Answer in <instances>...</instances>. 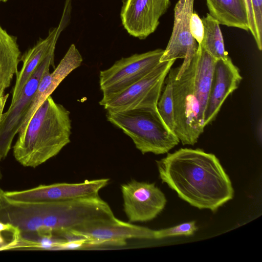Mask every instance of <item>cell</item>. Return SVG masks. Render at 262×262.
I'll return each instance as SVG.
<instances>
[{"label":"cell","mask_w":262,"mask_h":262,"mask_svg":"<svg viewBox=\"0 0 262 262\" xmlns=\"http://www.w3.org/2000/svg\"><path fill=\"white\" fill-rule=\"evenodd\" d=\"M44 210L40 202L18 200L7 196L0 188V222L18 229L28 239L44 233Z\"/></svg>","instance_id":"cell-13"},{"label":"cell","mask_w":262,"mask_h":262,"mask_svg":"<svg viewBox=\"0 0 262 262\" xmlns=\"http://www.w3.org/2000/svg\"><path fill=\"white\" fill-rule=\"evenodd\" d=\"M109 182L108 179L86 180L76 183H58L19 191H5L13 199L26 201L57 202L95 197Z\"/></svg>","instance_id":"cell-12"},{"label":"cell","mask_w":262,"mask_h":262,"mask_svg":"<svg viewBox=\"0 0 262 262\" xmlns=\"http://www.w3.org/2000/svg\"><path fill=\"white\" fill-rule=\"evenodd\" d=\"M55 47L36 69L24 86L19 96L11 103L8 110L3 113L0 121V160L8 155L15 135L18 133L34 96L42 77L54 67Z\"/></svg>","instance_id":"cell-8"},{"label":"cell","mask_w":262,"mask_h":262,"mask_svg":"<svg viewBox=\"0 0 262 262\" xmlns=\"http://www.w3.org/2000/svg\"><path fill=\"white\" fill-rule=\"evenodd\" d=\"M2 2H7V1L8 0H1Z\"/></svg>","instance_id":"cell-26"},{"label":"cell","mask_w":262,"mask_h":262,"mask_svg":"<svg viewBox=\"0 0 262 262\" xmlns=\"http://www.w3.org/2000/svg\"><path fill=\"white\" fill-rule=\"evenodd\" d=\"M44 202L46 214L43 228L46 235L60 237L76 228L116 218L109 205L99 195Z\"/></svg>","instance_id":"cell-5"},{"label":"cell","mask_w":262,"mask_h":262,"mask_svg":"<svg viewBox=\"0 0 262 262\" xmlns=\"http://www.w3.org/2000/svg\"><path fill=\"white\" fill-rule=\"evenodd\" d=\"M70 5V3L66 2L63 15L58 27L51 30L46 38L40 39L35 46L20 57V60L23 62V65L20 70L16 75V81L11 103L18 98L24 86L36 69L46 58L51 49L55 47L59 34L68 21Z\"/></svg>","instance_id":"cell-16"},{"label":"cell","mask_w":262,"mask_h":262,"mask_svg":"<svg viewBox=\"0 0 262 262\" xmlns=\"http://www.w3.org/2000/svg\"><path fill=\"white\" fill-rule=\"evenodd\" d=\"M191 34L198 43L202 41L204 35V26L202 19L196 13H192L190 19Z\"/></svg>","instance_id":"cell-24"},{"label":"cell","mask_w":262,"mask_h":262,"mask_svg":"<svg viewBox=\"0 0 262 262\" xmlns=\"http://www.w3.org/2000/svg\"><path fill=\"white\" fill-rule=\"evenodd\" d=\"M1 2V1L0 0V2Z\"/></svg>","instance_id":"cell-28"},{"label":"cell","mask_w":262,"mask_h":262,"mask_svg":"<svg viewBox=\"0 0 262 262\" xmlns=\"http://www.w3.org/2000/svg\"><path fill=\"white\" fill-rule=\"evenodd\" d=\"M249 30L259 51L262 49V0H244Z\"/></svg>","instance_id":"cell-20"},{"label":"cell","mask_w":262,"mask_h":262,"mask_svg":"<svg viewBox=\"0 0 262 262\" xmlns=\"http://www.w3.org/2000/svg\"><path fill=\"white\" fill-rule=\"evenodd\" d=\"M170 0H125L120 16L122 25L132 36L145 39L157 29Z\"/></svg>","instance_id":"cell-14"},{"label":"cell","mask_w":262,"mask_h":262,"mask_svg":"<svg viewBox=\"0 0 262 262\" xmlns=\"http://www.w3.org/2000/svg\"><path fill=\"white\" fill-rule=\"evenodd\" d=\"M124 211L131 222L153 220L164 208L166 199L154 183L133 180L121 186Z\"/></svg>","instance_id":"cell-11"},{"label":"cell","mask_w":262,"mask_h":262,"mask_svg":"<svg viewBox=\"0 0 262 262\" xmlns=\"http://www.w3.org/2000/svg\"><path fill=\"white\" fill-rule=\"evenodd\" d=\"M24 246V241L19 230L7 224L0 222V250Z\"/></svg>","instance_id":"cell-22"},{"label":"cell","mask_w":262,"mask_h":262,"mask_svg":"<svg viewBox=\"0 0 262 262\" xmlns=\"http://www.w3.org/2000/svg\"><path fill=\"white\" fill-rule=\"evenodd\" d=\"M67 232L85 238L89 247L122 246L129 239H156V230L126 223L116 217L88 224Z\"/></svg>","instance_id":"cell-9"},{"label":"cell","mask_w":262,"mask_h":262,"mask_svg":"<svg viewBox=\"0 0 262 262\" xmlns=\"http://www.w3.org/2000/svg\"><path fill=\"white\" fill-rule=\"evenodd\" d=\"M175 60L160 62L149 73L122 92L99 104L107 112H117L140 108H157L165 79Z\"/></svg>","instance_id":"cell-6"},{"label":"cell","mask_w":262,"mask_h":262,"mask_svg":"<svg viewBox=\"0 0 262 262\" xmlns=\"http://www.w3.org/2000/svg\"><path fill=\"white\" fill-rule=\"evenodd\" d=\"M1 161V160H0ZM0 178H1V171H0Z\"/></svg>","instance_id":"cell-27"},{"label":"cell","mask_w":262,"mask_h":262,"mask_svg":"<svg viewBox=\"0 0 262 262\" xmlns=\"http://www.w3.org/2000/svg\"><path fill=\"white\" fill-rule=\"evenodd\" d=\"M209 14L220 24L249 30L244 0H206Z\"/></svg>","instance_id":"cell-17"},{"label":"cell","mask_w":262,"mask_h":262,"mask_svg":"<svg viewBox=\"0 0 262 262\" xmlns=\"http://www.w3.org/2000/svg\"><path fill=\"white\" fill-rule=\"evenodd\" d=\"M107 120L129 137L142 154H164L180 142L167 126L157 108H140L106 113Z\"/></svg>","instance_id":"cell-4"},{"label":"cell","mask_w":262,"mask_h":262,"mask_svg":"<svg viewBox=\"0 0 262 262\" xmlns=\"http://www.w3.org/2000/svg\"><path fill=\"white\" fill-rule=\"evenodd\" d=\"M216 61L200 43L190 64L180 76L176 77L178 67L168 72L172 84L173 132L183 145H193L204 132Z\"/></svg>","instance_id":"cell-2"},{"label":"cell","mask_w":262,"mask_h":262,"mask_svg":"<svg viewBox=\"0 0 262 262\" xmlns=\"http://www.w3.org/2000/svg\"><path fill=\"white\" fill-rule=\"evenodd\" d=\"M198 228L194 221L184 223L178 225L156 230V239H161L174 236L192 235Z\"/></svg>","instance_id":"cell-23"},{"label":"cell","mask_w":262,"mask_h":262,"mask_svg":"<svg viewBox=\"0 0 262 262\" xmlns=\"http://www.w3.org/2000/svg\"><path fill=\"white\" fill-rule=\"evenodd\" d=\"M20 51L15 36L9 34L0 26V90L10 86L18 73Z\"/></svg>","instance_id":"cell-18"},{"label":"cell","mask_w":262,"mask_h":262,"mask_svg":"<svg viewBox=\"0 0 262 262\" xmlns=\"http://www.w3.org/2000/svg\"><path fill=\"white\" fill-rule=\"evenodd\" d=\"M164 50L157 49L135 54L117 60L108 69L101 71L99 85L102 99L125 90L154 70L160 62Z\"/></svg>","instance_id":"cell-7"},{"label":"cell","mask_w":262,"mask_h":262,"mask_svg":"<svg viewBox=\"0 0 262 262\" xmlns=\"http://www.w3.org/2000/svg\"><path fill=\"white\" fill-rule=\"evenodd\" d=\"M242 80L238 68L230 57L216 60L205 113V126L215 119L226 98L238 88Z\"/></svg>","instance_id":"cell-15"},{"label":"cell","mask_w":262,"mask_h":262,"mask_svg":"<svg viewBox=\"0 0 262 262\" xmlns=\"http://www.w3.org/2000/svg\"><path fill=\"white\" fill-rule=\"evenodd\" d=\"M156 162L162 182L191 206L215 211L233 197L231 180L213 154L182 148Z\"/></svg>","instance_id":"cell-1"},{"label":"cell","mask_w":262,"mask_h":262,"mask_svg":"<svg viewBox=\"0 0 262 262\" xmlns=\"http://www.w3.org/2000/svg\"><path fill=\"white\" fill-rule=\"evenodd\" d=\"M204 35L201 43L212 57L216 60L226 59L229 56L225 51L224 39L219 22L209 13L202 19Z\"/></svg>","instance_id":"cell-19"},{"label":"cell","mask_w":262,"mask_h":262,"mask_svg":"<svg viewBox=\"0 0 262 262\" xmlns=\"http://www.w3.org/2000/svg\"><path fill=\"white\" fill-rule=\"evenodd\" d=\"M9 96V94H5V91L0 90V121L3 114L4 107Z\"/></svg>","instance_id":"cell-25"},{"label":"cell","mask_w":262,"mask_h":262,"mask_svg":"<svg viewBox=\"0 0 262 262\" xmlns=\"http://www.w3.org/2000/svg\"><path fill=\"white\" fill-rule=\"evenodd\" d=\"M70 115L49 96L18 132L13 147L15 160L24 166L35 168L56 156L71 141Z\"/></svg>","instance_id":"cell-3"},{"label":"cell","mask_w":262,"mask_h":262,"mask_svg":"<svg viewBox=\"0 0 262 262\" xmlns=\"http://www.w3.org/2000/svg\"><path fill=\"white\" fill-rule=\"evenodd\" d=\"M194 2V0H179L176 4L172 33L160 60L161 62L183 58L182 64L178 67L176 77L180 76L189 66L198 47L190 30Z\"/></svg>","instance_id":"cell-10"},{"label":"cell","mask_w":262,"mask_h":262,"mask_svg":"<svg viewBox=\"0 0 262 262\" xmlns=\"http://www.w3.org/2000/svg\"><path fill=\"white\" fill-rule=\"evenodd\" d=\"M164 89L157 103V110L164 122L174 133V114L171 79L168 74L165 79Z\"/></svg>","instance_id":"cell-21"}]
</instances>
